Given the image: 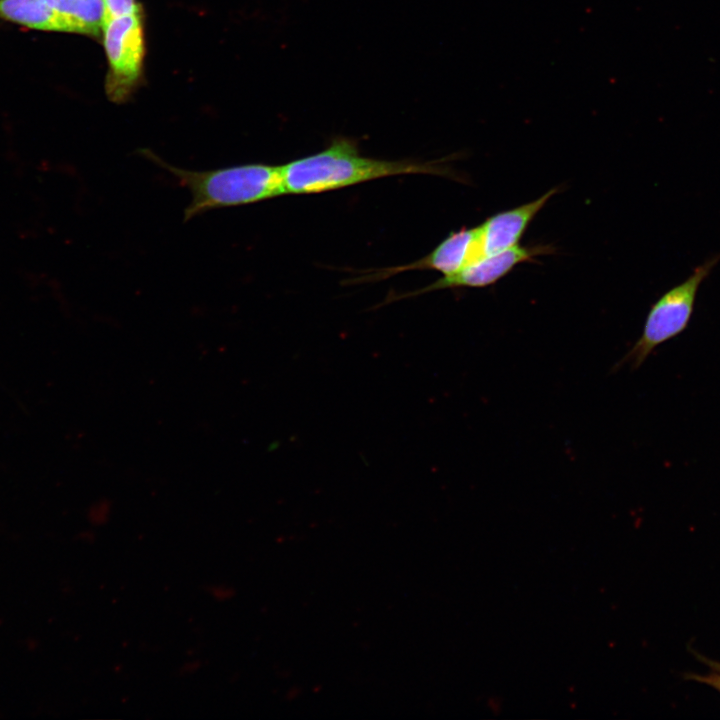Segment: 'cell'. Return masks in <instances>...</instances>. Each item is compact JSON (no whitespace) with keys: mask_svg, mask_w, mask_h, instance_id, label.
I'll return each instance as SVG.
<instances>
[{"mask_svg":"<svg viewBox=\"0 0 720 720\" xmlns=\"http://www.w3.org/2000/svg\"><path fill=\"white\" fill-rule=\"evenodd\" d=\"M685 678L710 686L720 693V672L718 671L711 669L707 674L686 673Z\"/></svg>","mask_w":720,"mask_h":720,"instance_id":"11","label":"cell"},{"mask_svg":"<svg viewBox=\"0 0 720 720\" xmlns=\"http://www.w3.org/2000/svg\"><path fill=\"white\" fill-rule=\"evenodd\" d=\"M199 668V663L192 661L189 663H186L185 666H183V672L184 673H193Z\"/></svg>","mask_w":720,"mask_h":720,"instance_id":"15","label":"cell"},{"mask_svg":"<svg viewBox=\"0 0 720 720\" xmlns=\"http://www.w3.org/2000/svg\"><path fill=\"white\" fill-rule=\"evenodd\" d=\"M102 32L109 63L106 91L113 101H122L142 72L145 42L141 11L105 20Z\"/></svg>","mask_w":720,"mask_h":720,"instance_id":"4","label":"cell"},{"mask_svg":"<svg viewBox=\"0 0 720 720\" xmlns=\"http://www.w3.org/2000/svg\"><path fill=\"white\" fill-rule=\"evenodd\" d=\"M66 22L69 33L98 36L105 23L103 0H49Z\"/></svg>","mask_w":720,"mask_h":720,"instance_id":"9","label":"cell"},{"mask_svg":"<svg viewBox=\"0 0 720 720\" xmlns=\"http://www.w3.org/2000/svg\"><path fill=\"white\" fill-rule=\"evenodd\" d=\"M281 173L285 194L322 193L404 174L451 177L441 161L369 158L361 155L357 145L346 138H335L326 149L282 165Z\"/></svg>","mask_w":720,"mask_h":720,"instance_id":"1","label":"cell"},{"mask_svg":"<svg viewBox=\"0 0 720 720\" xmlns=\"http://www.w3.org/2000/svg\"><path fill=\"white\" fill-rule=\"evenodd\" d=\"M209 594L217 601L230 600L234 595V590L226 584H214L208 588Z\"/></svg>","mask_w":720,"mask_h":720,"instance_id":"12","label":"cell"},{"mask_svg":"<svg viewBox=\"0 0 720 720\" xmlns=\"http://www.w3.org/2000/svg\"><path fill=\"white\" fill-rule=\"evenodd\" d=\"M554 253L551 245L521 246L516 245L504 251L490 254L472 262L455 274L443 276L431 285L402 296L388 297L386 303L404 297L446 288H483L490 286L510 273L523 262H534L536 257Z\"/></svg>","mask_w":720,"mask_h":720,"instance_id":"5","label":"cell"},{"mask_svg":"<svg viewBox=\"0 0 720 720\" xmlns=\"http://www.w3.org/2000/svg\"><path fill=\"white\" fill-rule=\"evenodd\" d=\"M0 20L35 31L69 33L49 0H0Z\"/></svg>","mask_w":720,"mask_h":720,"instance_id":"8","label":"cell"},{"mask_svg":"<svg viewBox=\"0 0 720 720\" xmlns=\"http://www.w3.org/2000/svg\"><path fill=\"white\" fill-rule=\"evenodd\" d=\"M139 153L171 173L190 192L184 221L214 209L253 204L285 194L281 166L249 163L196 171L171 165L148 149Z\"/></svg>","mask_w":720,"mask_h":720,"instance_id":"2","label":"cell"},{"mask_svg":"<svg viewBox=\"0 0 720 720\" xmlns=\"http://www.w3.org/2000/svg\"><path fill=\"white\" fill-rule=\"evenodd\" d=\"M110 514V505L106 501L97 506L94 513V522L97 524L106 523Z\"/></svg>","mask_w":720,"mask_h":720,"instance_id":"13","label":"cell"},{"mask_svg":"<svg viewBox=\"0 0 720 720\" xmlns=\"http://www.w3.org/2000/svg\"><path fill=\"white\" fill-rule=\"evenodd\" d=\"M557 191V187L552 188L531 202L490 216L479 225L483 257L518 245L529 224Z\"/></svg>","mask_w":720,"mask_h":720,"instance_id":"7","label":"cell"},{"mask_svg":"<svg viewBox=\"0 0 720 720\" xmlns=\"http://www.w3.org/2000/svg\"><path fill=\"white\" fill-rule=\"evenodd\" d=\"M694 655L704 664H706L710 669L720 672V662L709 659L706 656H703L697 652H694Z\"/></svg>","mask_w":720,"mask_h":720,"instance_id":"14","label":"cell"},{"mask_svg":"<svg viewBox=\"0 0 720 720\" xmlns=\"http://www.w3.org/2000/svg\"><path fill=\"white\" fill-rule=\"evenodd\" d=\"M482 257L479 226L470 229L462 228L452 231L431 253L418 261L378 270L361 279H384L412 269H432L448 276L457 273Z\"/></svg>","mask_w":720,"mask_h":720,"instance_id":"6","label":"cell"},{"mask_svg":"<svg viewBox=\"0 0 720 720\" xmlns=\"http://www.w3.org/2000/svg\"><path fill=\"white\" fill-rule=\"evenodd\" d=\"M107 19L122 17L141 11L135 0H103Z\"/></svg>","mask_w":720,"mask_h":720,"instance_id":"10","label":"cell"},{"mask_svg":"<svg viewBox=\"0 0 720 720\" xmlns=\"http://www.w3.org/2000/svg\"><path fill=\"white\" fill-rule=\"evenodd\" d=\"M719 261L720 254L708 258L695 267L684 281L671 287L653 303L641 336L616 365L617 369L623 364H628L632 369L638 368L656 347L686 329L698 290Z\"/></svg>","mask_w":720,"mask_h":720,"instance_id":"3","label":"cell"}]
</instances>
